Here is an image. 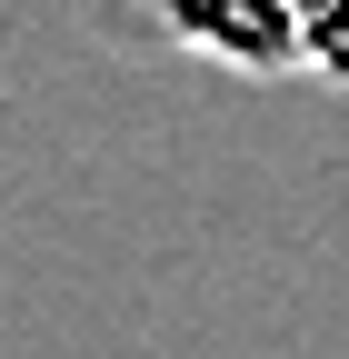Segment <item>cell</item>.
<instances>
[{
    "mask_svg": "<svg viewBox=\"0 0 349 359\" xmlns=\"http://www.w3.org/2000/svg\"><path fill=\"white\" fill-rule=\"evenodd\" d=\"M289 70L349 90V0H289Z\"/></svg>",
    "mask_w": 349,
    "mask_h": 359,
    "instance_id": "obj_2",
    "label": "cell"
},
{
    "mask_svg": "<svg viewBox=\"0 0 349 359\" xmlns=\"http://www.w3.org/2000/svg\"><path fill=\"white\" fill-rule=\"evenodd\" d=\"M160 30L190 60H220L240 80L289 70V0H160Z\"/></svg>",
    "mask_w": 349,
    "mask_h": 359,
    "instance_id": "obj_1",
    "label": "cell"
}]
</instances>
